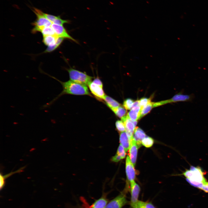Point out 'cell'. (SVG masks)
Returning <instances> with one entry per match:
<instances>
[{"label":"cell","mask_w":208,"mask_h":208,"mask_svg":"<svg viewBox=\"0 0 208 208\" xmlns=\"http://www.w3.org/2000/svg\"><path fill=\"white\" fill-rule=\"evenodd\" d=\"M194 95L184 94L182 92H180L174 95L171 99L168 100V103L179 102H189L191 101L194 99Z\"/></svg>","instance_id":"8"},{"label":"cell","mask_w":208,"mask_h":208,"mask_svg":"<svg viewBox=\"0 0 208 208\" xmlns=\"http://www.w3.org/2000/svg\"><path fill=\"white\" fill-rule=\"evenodd\" d=\"M80 200L82 203L81 205L79 208H92L91 205H90L86 199L83 197H81Z\"/></svg>","instance_id":"29"},{"label":"cell","mask_w":208,"mask_h":208,"mask_svg":"<svg viewBox=\"0 0 208 208\" xmlns=\"http://www.w3.org/2000/svg\"><path fill=\"white\" fill-rule=\"evenodd\" d=\"M125 168L127 177L128 180L130 182L134 180L135 176L134 165L128 155L127 156L126 159Z\"/></svg>","instance_id":"10"},{"label":"cell","mask_w":208,"mask_h":208,"mask_svg":"<svg viewBox=\"0 0 208 208\" xmlns=\"http://www.w3.org/2000/svg\"><path fill=\"white\" fill-rule=\"evenodd\" d=\"M125 151L123 147L120 144L118 148L116 153L120 156L122 159L124 158L125 157Z\"/></svg>","instance_id":"27"},{"label":"cell","mask_w":208,"mask_h":208,"mask_svg":"<svg viewBox=\"0 0 208 208\" xmlns=\"http://www.w3.org/2000/svg\"><path fill=\"white\" fill-rule=\"evenodd\" d=\"M88 86L91 92L95 97L101 100H104L106 95L103 87L92 82Z\"/></svg>","instance_id":"9"},{"label":"cell","mask_w":208,"mask_h":208,"mask_svg":"<svg viewBox=\"0 0 208 208\" xmlns=\"http://www.w3.org/2000/svg\"><path fill=\"white\" fill-rule=\"evenodd\" d=\"M92 82L103 87L102 83L99 78L97 77L95 78Z\"/></svg>","instance_id":"35"},{"label":"cell","mask_w":208,"mask_h":208,"mask_svg":"<svg viewBox=\"0 0 208 208\" xmlns=\"http://www.w3.org/2000/svg\"><path fill=\"white\" fill-rule=\"evenodd\" d=\"M109 202L107 194L104 193L100 198L95 200L91 206L92 208H105Z\"/></svg>","instance_id":"13"},{"label":"cell","mask_w":208,"mask_h":208,"mask_svg":"<svg viewBox=\"0 0 208 208\" xmlns=\"http://www.w3.org/2000/svg\"><path fill=\"white\" fill-rule=\"evenodd\" d=\"M51 27L57 36L63 38H67L77 42V41L68 33L63 25H58L53 23Z\"/></svg>","instance_id":"7"},{"label":"cell","mask_w":208,"mask_h":208,"mask_svg":"<svg viewBox=\"0 0 208 208\" xmlns=\"http://www.w3.org/2000/svg\"><path fill=\"white\" fill-rule=\"evenodd\" d=\"M34 12L36 15L37 19L33 24L34 26L33 29V33L40 32L45 27H50L53 23L47 19L43 15V12L40 10L34 8Z\"/></svg>","instance_id":"3"},{"label":"cell","mask_w":208,"mask_h":208,"mask_svg":"<svg viewBox=\"0 0 208 208\" xmlns=\"http://www.w3.org/2000/svg\"><path fill=\"white\" fill-rule=\"evenodd\" d=\"M112 111L116 116L121 118L125 116L126 113V111L125 109L122 107L120 106L113 109Z\"/></svg>","instance_id":"23"},{"label":"cell","mask_w":208,"mask_h":208,"mask_svg":"<svg viewBox=\"0 0 208 208\" xmlns=\"http://www.w3.org/2000/svg\"><path fill=\"white\" fill-rule=\"evenodd\" d=\"M116 129L119 132H123L125 131V124L122 121L118 120L115 123Z\"/></svg>","instance_id":"26"},{"label":"cell","mask_w":208,"mask_h":208,"mask_svg":"<svg viewBox=\"0 0 208 208\" xmlns=\"http://www.w3.org/2000/svg\"><path fill=\"white\" fill-rule=\"evenodd\" d=\"M51 77L61 83L63 87V90L59 94L51 101L44 105L42 106L43 108L49 107L59 97L65 94L90 95L88 88L86 85L78 83L71 80L66 82H62L54 77Z\"/></svg>","instance_id":"1"},{"label":"cell","mask_w":208,"mask_h":208,"mask_svg":"<svg viewBox=\"0 0 208 208\" xmlns=\"http://www.w3.org/2000/svg\"><path fill=\"white\" fill-rule=\"evenodd\" d=\"M68 23V21L64 20L60 18V16H57V18L54 21L53 23L59 25H63L64 23Z\"/></svg>","instance_id":"30"},{"label":"cell","mask_w":208,"mask_h":208,"mask_svg":"<svg viewBox=\"0 0 208 208\" xmlns=\"http://www.w3.org/2000/svg\"><path fill=\"white\" fill-rule=\"evenodd\" d=\"M138 148L136 142L132 136L130 140L129 157L131 161L134 166L136 164Z\"/></svg>","instance_id":"11"},{"label":"cell","mask_w":208,"mask_h":208,"mask_svg":"<svg viewBox=\"0 0 208 208\" xmlns=\"http://www.w3.org/2000/svg\"><path fill=\"white\" fill-rule=\"evenodd\" d=\"M58 47V46L56 44L53 46H48L44 51V53H48L52 52L55 50Z\"/></svg>","instance_id":"32"},{"label":"cell","mask_w":208,"mask_h":208,"mask_svg":"<svg viewBox=\"0 0 208 208\" xmlns=\"http://www.w3.org/2000/svg\"><path fill=\"white\" fill-rule=\"evenodd\" d=\"M121 159H122L120 156L116 153L114 156L112 157L111 159V160L114 162H118Z\"/></svg>","instance_id":"33"},{"label":"cell","mask_w":208,"mask_h":208,"mask_svg":"<svg viewBox=\"0 0 208 208\" xmlns=\"http://www.w3.org/2000/svg\"><path fill=\"white\" fill-rule=\"evenodd\" d=\"M132 208H155L151 203L138 200L136 203L130 204Z\"/></svg>","instance_id":"17"},{"label":"cell","mask_w":208,"mask_h":208,"mask_svg":"<svg viewBox=\"0 0 208 208\" xmlns=\"http://www.w3.org/2000/svg\"><path fill=\"white\" fill-rule=\"evenodd\" d=\"M43 15L47 19L52 23H53L57 17V16H56L44 13Z\"/></svg>","instance_id":"31"},{"label":"cell","mask_w":208,"mask_h":208,"mask_svg":"<svg viewBox=\"0 0 208 208\" xmlns=\"http://www.w3.org/2000/svg\"><path fill=\"white\" fill-rule=\"evenodd\" d=\"M125 127L126 132L128 137L130 139L133 136L137 121L131 120L127 115L121 118Z\"/></svg>","instance_id":"6"},{"label":"cell","mask_w":208,"mask_h":208,"mask_svg":"<svg viewBox=\"0 0 208 208\" xmlns=\"http://www.w3.org/2000/svg\"><path fill=\"white\" fill-rule=\"evenodd\" d=\"M107 105L112 110L120 106V104L112 98L105 95L104 100Z\"/></svg>","instance_id":"18"},{"label":"cell","mask_w":208,"mask_h":208,"mask_svg":"<svg viewBox=\"0 0 208 208\" xmlns=\"http://www.w3.org/2000/svg\"><path fill=\"white\" fill-rule=\"evenodd\" d=\"M125 192H122L109 201L105 208H122L128 203Z\"/></svg>","instance_id":"5"},{"label":"cell","mask_w":208,"mask_h":208,"mask_svg":"<svg viewBox=\"0 0 208 208\" xmlns=\"http://www.w3.org/2000/svg\"><path fill=\"white\" fill-rule=\"evenodd\" d=\"M151 101L150 98L144 97L140 99L139 100V104L142 109L143 107L150 103L151 102Z\"/></svg>","instance_id":"28"},{"label":"cell","mask_w":208,"mask_h":208,"mask_svg":"<svg viewBox=\"0 0 208 208\" xmlns=\"http://www.w3.org/2000/svg\"><path fill=\"white\" fill-rule=\"evenodd\" d=\"M119 140L120 144L123 147L126 152H127L129 148L130 139L128 136L126 131L122 132L120 133Z\"/></svg>","instance_id":"16"},{"label":"cell","mask_w":208,"mask_h":208,"mask_svg":"<svg viewBox=\"0 0 208 208\" xmlns=\"http://www.w3.org/2000/svg\"><path fill=\"white\" fill-rule=\"evenodd\" d=\"M141 110L142 108L140 105L136 106L131 109L127 115L131 120H137L140 118Z\"/></svg>","instance_id":"15"},{"label":"cell","mask_w":208,"mask_h":208,"mask_svg":"<svg viewBox=\"0 0 208 208\" xmlns=\"http://www.w3.org/2000/svg\"><path fill=\"white\" fill-rule=\"evenodd\" d=\"M43 42L46 45L53 46L56 44L57 36H43Z\"/></svg>","instance_id":"19"},{"label":"cell","mask_w":208,"mask_h":208,"mask_svg":"<svg viewBox=\"0 0 208 208\" xmlns=\"http://www.w3.org/2000/svg\"><path fill=\"white\" fill-rule=\"evenodd\" d=\"M146 137V134L142 129L138 127H135L133 137L136 141L138 148L141 146L142 140Z\"/></svg>","instance_id":"14"},{"label":"cell","mask_w":208,"mask_h":208,"mask_svg":"<svg viewBox=\"0 0 208 208\" xmlns=\"http://www.w3.org/2000/svg\"><path fill=\"white\" fill-rule=\"evenodd\" d=\"M24 167L19 169V170L16 171L14 172H11L8 174L5 175H3L1 174H0V188L1 189L4 187L5 185V180L7 178L9 177L10 176L13 175L14 173H18L21 172L22 171V170L23 169Z\"/></svg>","instance_id":"20"},{"label":"cell","mask_w":208,"mask_h":208,"mask_svg":"<svg viewBox=\"0 0 208 208\" xmlns=\"http://www.w3.org/2000/svg\"><path fill=\"white\" fill-rule=\"evenodd\" d=\"M134 102L133 100L131 99H127L124 101L123 105L126 109L129 110L132 109Z\"/></svg>","instance_id":"25"},{"label":"cell","mask_w":208,"mask_h":208,"mask_svg":"<svg viewBox=\"0 0 208 208\" xmlns=\"http://www.w3.org/2000/svg\"><path fill=\"white\" fill-rule=\"evenodd\" d=\"M43 36L56 35L55 33L51 26L45 27L40 31Z\"/></svg>","instance_id":"21"},{"label":"cell","mask_w":208,"mask_h":208,"mask_svg":"<svg viewBox=\"0 0 208 208\" xmlns=\"http://www.w3.org/2000/svg\"><path fill=\"white\" fill-rule=\"evenodd\" d=\"M154 142L153 139L148 136H146L142 141V144L146 148L151 147Z\"/></svg>","instance_id":"24"},{"label":"cell","mask_w":208,"mask_h":208,"mask_svg":"<svg viewBox=\"0 0 208 208\" xmlns=\"http://www.w3.org/2000/svg\"><path fill=\"white\" fill-rule=\"evenodd\" d=\"M154 103V102H151L142 109L141 112L140 118H142L150 112L152 108L153 107V104Z\"/></svg>","instance_id":"22"},{"label":"cell","mask_w":208,"mask_h":208,"mask_svg":"<svg viewBox=\"0 0 208 208\" xmlns=\"http://www.w3.org/2000/svg\"><path fill=\"white\" fill-rule=\"evenodd\" d=\"M182 174L186 178L196 182L204 183L207 181L204 176V172L199 167L191 166L190 170H186Z\"/></svg>","instance_id":"4"},{"label":"cell","mask_w":208,"mask_h":208,"mask_svg":"<svg viewBox=\"0 0 208 208\" xmlns=\"http://www.w3.org/2000/svg\"><path fill=\"white\" fill-rule=\"evenodd\" d=\"M130 182L131 199L130 204L134 203L138 201L140 191V187L134 180Z\"/></svg>","instance_id":"12"},{"label":"cell","mask_w":208,"mask_h":208,"mask_svg":"<svg viewBox=\"0 0 208 208\" xmlns=\"http://www.w3.org/2000/svg\"><path fill=\"white\" fill-rule=\"evenodd\" d=\"M200 190L206 193H208V182L206 181L204 182Z\"/></svg>","instance_id":"34"},{"label":"cell","mask_w":208,"mask_h":208,"mask_svg":"<svg viewBox=\"0 0 208 208\" xmlns=\"http://www.w3.org/2000/svg\"><path fill=\"white\" fill-rule=\"evenodd\" d=\"M70 80L73 82L88 85L91 82L93 77L85 73L70 68L67 69Z\"/></svg>","instance_id":"2"},{"label":"cell","mask_w":208,"mask_h":208,"mask_svg":"<svg viewBox=\"0 0 208 208\" xmlns=\"http://www.w3.org/2000/svg\"><path fill=\"white\" fill-rule=\"evenodd\" d=\"M64 39V38H63L58 37L56 40V44L59 47L63 42Z\"/></svg>","instance_id":"36"}]
</instances>
